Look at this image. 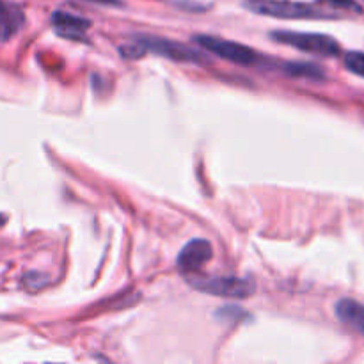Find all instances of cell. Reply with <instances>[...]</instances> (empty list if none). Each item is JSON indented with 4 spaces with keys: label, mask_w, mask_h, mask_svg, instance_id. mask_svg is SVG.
<instances>
[{
    "label": "cell",
    "mask_w": 364,
    "mask_h": 364,
    "mask_svg": "<svg viewBox=\"0 0 364 364\" xmlns=\"http://www.w3.org/2000/svg\"><path fill=\"white\" fill-rule=\"evenodd\" d=\"M144 52L156 53V55L167 57L171 60H180V63H206V57L201 52H196L181 43L169 41V39L141 38L135 41L134 46L121 48V53L124 57H139Z\"/></svg>",
    "instance_id": "6da1fadb"
},
{
    "label": "cell",
    "mask_w": 364,
    "mask_h": 364,
    "mask_svg": "<svg viewBox=\"0 0 364 364\" xmlns=\"http://www.w3.org/2000/svg\"><path fill=\"white\" fill-rule=\"evenodd\" d=\"M244 6L251 13L262 16L284 18V20H302V18H333L334 14L326 13L320 7L291 0H245Z\"/></svg>",
    "instance_id": "7a4b0ae2"
},
{
    "label": "cell",
    "mask_w": 364,
    "mask_h": 364,
    "mask_svg": "<svg viewBox=\"0 0 364 364\" xmlns=\"http://www.w3.org/2000/svg\"><path fill=\"white\" fill-rule=\"evenodd\" d=\"M188 284L196 290L205 291V294L217 295V297L228 299H249L256 290L255 281L247 277H205V276H188Z\"/></svg>",
    "instance_id": "3957f363"
},
{
    "label": "cell",
    "mask_w": 364,
    "mask_h": 364,
    "mask_svg": "<svg viewBox=\"0 0 364 364\" xmlns=\"http://www.w3.org/2000/svg\"><path fill=\"white\" fill-rule=\"evenodd\" d=\"M272 39L281 45L294 46L302 52L318 53L326 57L340 55V43L334 38L326 34H316V32H295V31H276L272 32Z\"/></svg>",
    "instance_id": "277c9868"
},
{
    "label": "cell",
    "mask_w": 364,
    "mask_h": 364,
    "mask_svg": "<svg viewBox=\"0 0 364 364\" xmlns=\"http://www.w3.org/2000/svg\"><path fill=\"white\" fill-rule=\"evenodd\" d=\"M194 41L201 48H205L206 52H212L213 55L223 57V59L230 60V63L240 64V66H255L259 60L258 52L249 48V46L242 45V43L228 41V39H220L215 38V36L206 34L194 36Z\"/></svg>",
    "instance_id": "5b68a950"
},
{
    "label": "cell",
    "mask_w": 364,
    "mask_h": 364,
    "mask_svg": "<svg viewBox=\"0 0 364 364\" xmlns=\"http://www.w3.org/2000/svg\"><path fill=\"white\" fill-rule=\"evenodd\" d=\"M212 256V244L205 238H196L181 249L180 256H178V269L183 274H192L201 269L206 262H210Z\"/></svg>",
    "instance_id": "8992f818"
},
{
    "label": "cell",
    "mask_w": 364,
    "mask_h": 364,
    "mask_svg": "<svg viewBox=\"0 0 364 364\" xmlns=\"http://www.w3.org/2000/svg\"><path fill=\"white\" fill-rule=\"evenodd\" d=\"M53 28L59 36L68 39H85V32L91 27V21L87 18L77 16V14L64 13V11H55L52 14Z\"/></svg>",
    "instance_id": "52a82bcc"
},
{
    "label": "cell",
    "mask_w": 364,
    "mask_h": 364,
    "mask_svg": "<svg viewBox=\"0 0 364 364\" xmlns=\"http://www.w3.org/2000/svg\"><path fill=\"white\" fill-rule=\"evenodd\" d=\"M336 316L364 336V304L352 299H341L336 304Z\"/></svg>",
    "instance_id": "ba28073f"
},
{
    "label": "cell",
    "mask_w": 364,
    "mask_h": 364,
    "mask_svg": "<svg viewBox=\"0 0 364 364\" xmlns=\"http://www.w3.org/2000/svg\"><path fill=\"white\" fill-rule=\"evenodd\" d=\"M21 23H23V13L18 7L0 0V39L6 41L11 36L16 34Z\"/></svg>",
    "instance_id": "9c48e42d"
},
{
    "label": "cell",
    "mask_w": 364,
    "mask_h": 364,
    "mask_svg": "<svg viewBox=\"0 0 364 364\" xmlns=\"http://www.w3.org/2000/svg\"><path fill=\"white\" fill-rule=\"evenodd\" d=\"M284 71L294 78H306V80L313 82H320L326 78V71L311 63H287L284 64Z\"/></svg>",
    "instance_id": "30bf717a"
},
{
    "label": "cell",
    "mask_w": 364,
    "mask_h": 364,
    "mask_svg": "<svg viewBox=\"0 0 364 364\" xmlns=\"http://www.w3.org/2000/svg\"><path fill=\"white\" fill-rule=\"evenodd\" d=\"M345 68L352 73L359 75V77L364 78V53L363 52H347L343 55Z\"/></svg>",
    "instance_id": "8fae6325"
},
{
    "label": "cell",
    "mask_w": 364,
    "mask_h": 364,
    "mask_svg": "<svg viewBox=\"0 0 364 364\" xmlns=\"http://www.w3.org/2000/svg\"><path fill=\"white\" fill-rule=\"evenodd\" d=\"M322 2L329 4V6L336 7V9H345V11H354V13H363L361 6H359L355 0H322Z\"/></svg>",
    "instance_id": "7c38bea8"
},
{
    "label": "cell",
    "mask_w": 364,
    "mask_h": 364,
    "mask_svg": "<svg viewBox=\"0 0 364 364\" xmlns=\"http://www.w3.org/2000/svg\"><path fill=\"white\" fill-rule=\"evenodd\" d=\"M85 2L100 4V6H121L119 0H85Z\"/></svg>",
    "instance_id": "4fadbf2b"
},
{
    "label": "cell",
    "mask_w": 364,
    "mask_h": 364,
    "mask_svg": "<svg viewBox=\"0 0 364 364\" xmlns=\"http://www.w3.org/2000/svg\"><path fill=\"white\" fill-rule=\"evenodd\" d=\"M4 224H6V217H4L2 213H0V226H4Z\"/></svg>",
    "instance_id": "5bb4252c"
}]
</instances>
